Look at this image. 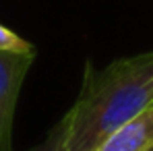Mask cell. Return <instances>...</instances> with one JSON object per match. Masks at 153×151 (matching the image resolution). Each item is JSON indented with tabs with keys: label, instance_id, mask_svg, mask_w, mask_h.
Returning <instances> with one entry per match:
<instances>
[{
	"label": "cell",
	"instance_id": "obj_3",
	"mask_svg": "<svg viewBox=\"0 0 153 151\" xmlns=\"http://www.w3.org/2000/svg\"><path fill=\"white\" fill-rule=\"evenodd\" d=\"M153 143V106L108 135L93 151H145Z\"/></svg>",
	"mask_w": 153,
	"mask_h": 151
},
{
	"label": "cell",
	"instance_id": "obj_2",
	"mask_svg": "<svg viewBox=\"0 0 153 151\" xmlns=\"http://www.w3.org/2000/svg\"><path fill=\"white\" fill-rule=\"evenodd\" d=\"M35 54L0 50V151H13V122L19 93Z\"/></svg>",
	"mask_w": 153,
	"mask_h": 151
},
{
	"label": "cell",
	"instance_id": "obj_4",
	"mask_svg": "<svg viewBox=\"0 0 153 151\" xmlns=\"http://www.w3.org/2000/svg\"><path fill=\"white\" fill-rule=\"evenodd\" d=\"M0 50L2 52H15V54H35L33 44H29L21 35H17L13 29L4 27L0 23Z\"/></svg>",
	"mask_w": 153,
	"mask_h": 151
},
{
	"label": "cell",
	"instance_id": "obj_5",
	"mask_svg": "<svg viewBox=\"0 0 153 151\" xmlns=\"http://www.w3.org/2000/svg\"><path fill=\"white\" fill-rule=\"evenodd\" d=\"M64 132H66V120L62 118L52 128V132L46 137V141L29 151H64Z\"/></svg>",
	"mask_w": 153,
	"mask_h": 151
},
{
	"label": "cell",
	"instance_id": "obj_6",
	"mask_svg": "<svg viewBox=\"0 0 153 151\" xmlns=\"http://www.w3.org/2000/svg\"><path fill=\"white\" fill-rule=\"evenodd\" d=\"M145 151H153V143H151V145H149V147H147Z\"/></svg>",
	"mask_w": 153,
	"mask_h": 151
},
{
	"label": "cell",
	"instance_id": "obj_1",
	"mask_svg": "<svg viewBox=\"0 0 153 151\" xmlns=\"http://www.w3.org/2000/svg\"><path fill=\"white\" fill-rule=\"evenodd\" d=\"M153 106V50L87 68L66 112L64 151H93L108 135Z\"/></svg>",
	"mask_w": 153,
	"mask_h": 151
}]
</instances>
